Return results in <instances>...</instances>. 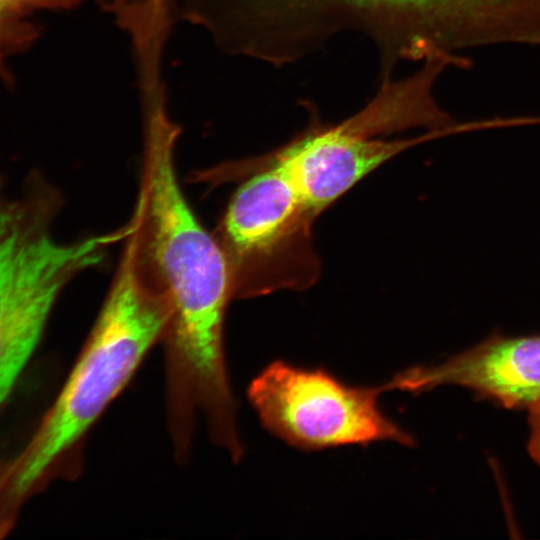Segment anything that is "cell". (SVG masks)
<instances>
[{"label": "cell", "mask_w": 540, "mask_h": 540, "mask_svg": "<svg viewBox=\"0 0 540 540\" xmlns=\"http://www.w3.org/2000/svg\"><path fill=\"white\" fill-rule=\"evenodd\" d=\"M178 127L143 132L139 193L129 237L136 268L168 304L165 344L169 419L209 430L236 423L227 375L223 327L233 299L228 264L215 238L199 222L180 187L175 167Z\"/></svg>", "instance_id": "obj_1"}, {"label": "cell", "mask_w": 540, "mask_h": 540, "mask_svg": "<svg viewBox=\"0 0 540 540\" xmlns=\"http://www.w3.org/2000/svg\"><path fill=\"white\" fill-rule=\"evenodd\" d=\"M235 190L214 236L229 268L232 297L247 299L315 283V216L282 166L263 155L243 161Z\"/></svg>", "instance_id": "obj_5"}, {"label": "cell", "mask_w": 540, "mask_h": 540, "mask_svg": "<svg viewBox=\"0 0 540 540\" xmlns=\"http://www.w3.org/2000/svg\"><path fill=\"white\" fill-rule=\"evenodd\" d=\"M88 268L76 244L0 235V405L40 342L60 294Z\"/></svg>", "instance_id": "obj_7"}, {"label": "cell", "mask_w": 540, "mask_h": 540, "mask_svg": "<svg viewBox=\"0 0 540 540\" xmlns=\"http://www.w3.org/2000/svg\"><path fill=\"white\" fill-rule=\"evenodd\" d=\"M82 0H0V8L24 15L35 9L72 10Z\"/></svg>", "instance_id": "obj_11"}, {"label": "cell", "mask_w": 540, "mask_h": 540, "mask_svg": "<svg viewBox=\"0 0 540 540\" xmlns=\"http://www.w3.org/2000/svg\"><path fill=\"white\" fill-rule=\"evenodd\" d=\"M444 384L473 389L506 407H531L540 401V335L496 334L439 365L406 369L384 385L386 391L419 393Z\"/></svg>", "instance_id": "obj_8"}, {"label": "cell", "mask_w": 540, "mask_h": 540, "mask_svg": "<svg viewBox=\"0 0 540 540\" xmlns=\"http://www.w3.org/2000/svg\"><path fill=\"white\" fill-rule=\"evenodd\" d=\"M84 347L27 446L0 470V505L26 496L78 445L124 389L169 318L165 299L140 276L130 238Z\"/></svg>", "instance_id": "obj_3"}, {"label": "cell", "mask_w": 540, "mask_h": 540, "mask_svg": "<svg viewBox=\"0 0 540 540\" xmlns=\"http://www.w3.org/2000/svg\"><path fill=\"white\" fill-rule=\"evenodd\" d=\"M530 409L531 437L529 451L534 460L540 465V401L533 404Z\"/></svg>", "instance_id": "obj_12"}, {"label": "cell", "mask_w": 540, "mask_h": 540, "mask_svg": "<svg viewBox=\"0 0 540 540\" xmlns=\"http://www.w3.org/2000/svg\"><path fill=\"white\" fill-rule=\"evenodd\" d=\"M127 36L133 62L141 67L162 64L167 41L178 20V0H96Z\"/></svg>", "instance_id": "obj_9"}, {"label": "cell", "mask_w": 540, "mask_h": 540, "mask_svg": "<svg viewBox=\"0 0 540 540\" xmlns=\"http://www.w3.org/2000/svg\"><path fill=\"white\" fill-rule=\"evenodd\" d=\"M434 75L418 69L405 78L380 79L377 92L354 115L324 123L314 105L307 127L267 155L285 170L318 216L369 173L403 151L455 130L441 127L446 112L434 96Z\"/></svg>", "instance_id": "obj_4"}, {"label": "cell", "mask_w": 540, "mask_h": 540, "mask_svg": "<svg viewBox=\"0 0 540 540\" xmlns=\"http://www.w3.org/2000/svg\"><path fill=\"white\" fill-rule=\"evenodd\" d=\"M270 29L303 53L357 33L376 47L380 75L401 61L511 45L528 32L540 0H253Z\"/></svg>", "instance_id": "obj_2"}, {"label": "cell", "mask_w": 540, "mask_h": 540, "mask_svg": "<svg viewBox=\"0 0 540 540\" xmlns=\"http://www.w3.org/2000/svg\"><path fill=\"white\" fill-rule=\"evenodd\" d=\"M22 15L0 8V71L3 62L13 52L25 48L37 37V29L22 19Z\"/></svg>", "instance_id": "obj_10"}, {"label": "cell", "mask_w": 540, "mask_h": 540, "mask_svg": "<svg viewBox=\"0 0 540 540\" xmlns=\"http://www.w3.org/2000/svg\"><path fill=\"white\" fill-rule=\"evenodd\" d=\"M189 442L190 441L182 443V442H177V441L174 440L177 452L179 451V453H185L187 451ZM225 450L228 451L229 455L231 456V458L233 460H238V458L240 459L242 454H243V449H242L241 442L236 448H234V449H225Z\"/></svg>", "instance_id": "obj_13"}, {"label": "cell", "mask_w": 540, "mask_h": 540, "mask_svg": "<svg viewBox=\"0 0 540 540\" xmlns=\"http://www.w3.org/2000/svg\"><path fill=\"white\" fill-rule=\"evenodd\" d=\"M384 391V385L352 386L324 369L277 360L251 381L247 393L262 425L299 449L387 440L413 445V437L380 409Z\"/></svg>", "instance_id": "obj_6"}]
</instances>
